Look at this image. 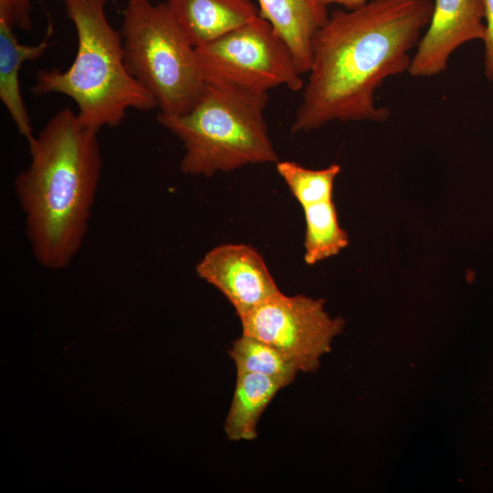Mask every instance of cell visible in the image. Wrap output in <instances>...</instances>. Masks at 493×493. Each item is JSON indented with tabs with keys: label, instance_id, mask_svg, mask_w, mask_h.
Segmentation results:
<instances>
[{
	"label": "cell",
	"instance_id": "cell-15",
	"mask_svg": "<svg viewBox=\"0 0 493 493\" xmlns=\"http://www.w3.org/2000/svg\"><path fill=\"white\" fill-rule=\"evenodd\" d=\"M228 353L235 362L236 372L264 374L283 382L287 386L299 372L275 348L244 333L233 342Z\"/></svg>",
	"mask_w": 493,
	"mask_h": 493
},
{
	"label": "cell",
	"instance_id": "cell-3",
	"mask_svg": "<svg viewBox=\"0 0 493 493\" xmlns=\"http://www.w3.org/2000/svg\"><path fill=\"white\" fill-rule=\"evenodd\" d=\"M62 2L76 29L77 53L65 70H38L32 93L69 97L78 107L80 124L97 131L120 125L129 109L157 108L153 97L127 68L122 37L108 20L106 0Z\"/></svg>",
	"mask_w": 493,
	"mask_h": 493
},
{
	"label": "cell",
	"instance_id": "cell-17",
	"mask_svg": "<svg viewBox=\"0 0 493 493\" xmlns=\"http://www.w3.org/2000/svg\"><path fill=\"white\" fill-rule=\"evenodd\" d=\"M0 21L11 27L28 31L33 26L30 0H0Z\"/></svg>",
	"mask_w": 493,
	"mask_h": 493
},
{
	"label": "cell",
	"instance_id": "cell-13",
	"mask_svg": "<svg viewBox=\"0 0 493 493\" xmlns=\"http://www.w3.org/2000/svg\"><path fill=\"white\" fill-rule=\"evenodd\" d=\"M287 385L275 378L254 372H236V387L224 423L231 441L253 440L258 421L278 392Z\"/></svg>",
	"mask_w": 493,
	"mask_h": 493
},
{
	"label": "cell",
	"instance_id": "cell-6",
	"mask_svg": "<svg viewBox=\"0 0 493 493\" xmlns=\"http://www.w3.org/2000/svg\"><path fill=\"white\" fill-rule=\"evenodd\" d=\"M196 51L206 83L254 93L305 85L289 47L259 16Z\"/></svg>",
	"mask_w": 493,
	"mask_h": 493
},
{
	"label": "cell",
	"instance_id": "cell-1",
	"mask_svg": "<svg viewBox=\"0 0 493 493\" xmlns=\"http://www.w3.org/2000/svg\"><path fill=\"white\" fill-rule=\"evenodd\" d=\"M434 9L432 0H370L335 10L316 32L311 65L291 132L333 121L383 122L391 111L375 104L383 81L408 71Z\"/></svg>",
	"mask_w": 493,
	"mask_h": 493
},
{
	"label": "cell",
	"instance_id": "cell-4",
	"mask_svg": "<svg viewBox=\"0 0 493 493\" xmlns=\"http://www.w3.org/2000/svg\"><path fill=\"white\" fill-rule=\"evenodd\" d=\"M267 100V93L206 83L190 110L158 113L156 119L184 147L181 172L210 177L247 164L278 162L264 116Z\"/></svg>",
	"mask_w": 493,
	"mask_h": 493
},
{
	"label": "cell",
	"instance_id": "cell-9",
	"mask_svg": "<svg viewBox=\"0 0 493 493\" xmlns=\"http://www.w3.org/2000/svg\"><path fill=\"white\" fill-rule=\"evenodd\" d=\"M484 0H435L427 29L407 72L413 77L439 75L452 53L466 42L484 39Z\"/></svg>",
	"mask_w": 493,
	"mask_h": 493
},
{
	"label": "cell",
	"instance_id": "cell-12",
	"mask_svg": "<svg viewBox=\"0 0 493 493\" xmlns=\"http://www.w3.org/2000/svg\"><path fill=\"white\" fill-rule=\"evenodd\" d=\"M48 39L35 45L22 44L14 28L0 21V100L16 130L29 143L35 135L20 89V71L26 61H34L48 48Z\"/></svg>",
	"mask_w": 493,
	"mask_h": 493
},
{
	"label": "cell",
	"instance_id": "cell-16",
	"mask_svg": "<svg viewBox=\"0 0 493 493\" xmlns=\"http://www.w3.org/2000/svg\"><path fill=\"white\" fill-rule=\"evenodd\" d=\"M276 169L302 207L331 200L334 182L341 170L336 163L313 170L289 161L276 163Z\"/></svg>",
	"mask_w": 493,
	"mask_h": 493
},
{
	"label": "cell",
	"instance_id": "cell-7",
	"mask_svg": "<svg viewBox=\"0 0 493 493\" xmlns=\"http://www.w3.org/2000/svg\"><path fill=\"white\" fill-rule=\"evenodd\" d=\"M323 303L280 291L239 318L242 331L275 348L299 372H313L344 326L341 318L328 315Z\"/></svg>",
	"mask_w": 493,
	"mask_h": 493
},
{
	"label": "cell",
	"instance_id": "cell-11",
	"mask_svg": "<svg viewBox=\"0 0 493 493\" xmlns=\"http://www.w3.org/2000/svg\"><path fill=\"white\" fill-rule=\"evenodd\" d=\"M258 15L286 42L301 74L311 65V43L329 18L328 6L316 0H257Z\"/></svg>",
	"mask_w": 493,
	"mask_h": 493
},
{
	"label": "cell",
	"instance_id": "cell-5",
	"mask_svg": "<svg viewBox=\"0 0 493 493\" xmlns=\"http://www.w3.org/2000/svg\"><path fill=\"white\" fill-rule=\"evenodd\" d=\"M121 34L131 75L153 97L160 113L190 110L206 85L196 47L166 3L129 0Z\"/></svg>",
	"mask_w": 493,
	"mask_h": 493
},
{
	"label": "cell",
	"instance_id": "cell-19",
	"mask_svg": "<svg viewBox=\"0 0 493 493\" xmlns=\"http://www.w3.org/2000/svg\"><path fill=\"white\" fill-rule=\"evenodd\" d=\"M320 4L328 6L330 5H340L345 9H354L366 4L370 0H316Z\"/></svg>",
	"mask_w": 493,
	"mask_h": 493
},
{
	"label": "cell",
	"instance_id": "cell-10",
	"mask_svg": "<svg viewBox=\"0 0 493 493\" xmlns=\"http://www.w3.org/2000/svg\"><path fill=\"white\" fill-rule=\"evenodd\" d=\"M166 5L195 47L259 16L251 0H167Z\"/></svg>",
	"mask_w": 493,
	"mask_h": 493
},
{
	"label": "cell",
	"instance_id": "cell-14",
	"mask_svg": "<svg viewBox=\"0 0 493 493\" xmlns=\"http://www.w3.org/2000/svg\"><path fill=\"white\" fill-rule=\"evenodd\" d=\"M302 208L306 224L304 261L307 265L335 256L349 245L348 235L340 226L332 199Z\"/></svg>",
	"mask_w": 493,
	"mask_h": 493
},
{
	"label": "cell",
	"instance_id": "cell-18",
	"mask_svg": "<svg viewBox=\"0 0 493 493\" xmlns=\"http://www.w3.org/2000/svg\"><path fill=\"white\" fill-rule=\"evenodd\" d=\"M485 32V73L493 82V0H484Z\"/></svg>",
	"mask_w": 493,
	"mask_h": 493
},
{
	"label": "cell",
	"instance_id": "cell-8",
	"mask_svg": "<svg viewBox=\"0 0 493 493\" xmlns=\"http://www.w3.org/2000/svg\"><path fill=\"white\" fill-rule=\"evenodd\" d=\"M195 271L228 299L239 318L280 292L261 255L244 244L214 247Z\"/></svg>",
	"mask_w": 493,
	"mask_h": 493
},
{
	"label": "cell",
	"instance_id": "cell-2",
	"mask_svg": "<svg viewBox=\"0 0 493 493\" xmlns=\"http://www.w3.org/2000/svg\"><path fill=\"white\" fill-rule=\"evenodd\" d=\"M98 132L60 110L28 143L29 165L15 178L32 255L47 269L68 267L86 238L102 170Z\"/></svg>",
	"mask_w": 493,
	"mask_h": 493
}]
</instances>
